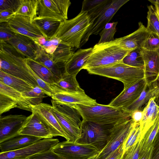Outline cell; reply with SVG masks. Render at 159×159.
Listing matches in <instances>:
<instances>
[{
  "label": "cell",
  "instance_id": "1f68e13d",
  "mask_svg": "<svg viewBox=\"0 0 159 159\" xmlns=\"http://www.w3.org/2000/svg\"><path fill=\"white\" fill-rule=\"evenodd\" d=\"M0 93L9 96L16 101L18 108L32 112L31 106L22 96V93L0 82Z\"/></svg>",
  "mask_w": 159,
  "mask_h": 159
},
{
  "label": "cell",
  "instance_id": "c3c4849f",
  "mask_svg": "<svg viewBox=\"0 0 159 159\" xmlns=\"http://www.w3.org/2000/svg\"><path fill=\"white\" fill-rule=\"evenodd\" d=\"M15 12L11 10H0V23L7 22L8 20L15 15Z\"/></svg>",
  "mask_w": 159,
  "mask_h": 159
},
{
  "label": "cell",
  "instance_id": "f1b7e54d",
  "mask_svg": "<svg viewBox=\"0 0 159 159\" xmlns=\"http://www.w3.org/2000/svg\"><path fill=\"white\" fill-rule=\"evenodd\" d=\"M26 63L35 73L47 84H52L58 80L43 64L34 59L25 58Z\"/></svg>",
  "mask_w": 159,
  "mask_h": 159
},
{
  "label": "cell",
  "instance_id": "4dcf8cb0",
  "mask_svg": "<svg viewBox=\"0 0 159 159\" xmlns=\"http://www.w3.org/2000/svg\"><path fill=\"white\" fill-rule=\"evenodd\" d=\"M111 0H85L82 2L81 11H86L91 24L100 14Z\"/></svg>",
  "mask_w": 159,
  "mask_h": 159
},
{
  "label": "cell",
  "instance_id": "4fadbf2b",
  "mask_svg": "<svg viewBox=\"0 0 159 159\" xmlns=\"http://www.w3.org/2000/svg\"><path fill=\"white\" fill-rule=\"evenodd\" d=\"M52 106L42 103L36 106H31L32 112L37 116L46 125L53 137L61 136L68 140V137L56 118L52 112Z\"/></svg>",
  "mask_w": 159,
  "mask_h": 159
},
{
  "label": "cell",
  "instance_id": "2e32d148",
  "mask_svg": "<svg viewBox=\"0 0 159 159\" xmlns=\"http://www.w3.org/2000/svg\"><path fill=\"white\" fill-rule=\"evenodd\" d=\"M27 117L22 115L1 116L0 143L18 134Z\"/></svg>",
  "mask_w": 159,
  "mask_h": 159
},
{
  "label": "cell",
  "instance_id": "7402d4cb",
  "mask_svg": "<svg viewBox=\"0 0 159 159\" xmlns=\"http://www.w3.org/2000/svg\"><path fill=\"white\" fill-rule=\"evenodd\" d=\"M42 139L18 134L0 143V152L18 150L30 145Z\"/></svg>",
  "mask_w": 159,
  "mask_h": 159
},
{
  "label": "cell",
  "instance_id": "9a60e30c",
  "mask_svg": "<svg viewBox=\"0 0 159 159\" xmlns=\"http://www.w3.org/2000/svg\"><path fill=\"white\" fill-rule=\"evenodd\" d=\"M6 42L25 58L34 60L41 50L33 39L18 34Z\"/></svg>",
  "mask_w": 159,
  "mask_h": 159
},
{
  "label": "cell",
  "instance_id": "f6af8a7d",
  "mask_svg": "<svg viewBox=\"0 0 159 159\" xmlns=\"http://www.w3.org/2000/svg\"><path fill=\"white\" fill-rule=\"evenodd\" d=\"M16 34L11 30L7 22L0 23V41L7 42L13 38Z\"/></svg>",
  "mask_w": 159,
  "mask_h": 159
},
{
  "label": "cell",
  "instance_id": "d590c367",
  "mask_svg": "<svg viewBox=\"0 0 159 159\" xmlns=\"http://www.w3.org/2000/svg\"><path fill=\"white\" fill-rule=\"evenodd\" d=\"M22 96L30 106L37 105L42 103L43 99L51 95L38 86L33 88L29 91L22 93Z\"/></svg>",
  "mask_w": 159,
  "mask_h": 159
},
{
  "label": "cell",
  "instance_id": "bcb514c9",
  "mask_svg": "<svg viewBox=\"0 0 159 159\" xmlns=\"http://www.w3.org/2000/svg\"><path fill=\"white\" fill-rule=\"evenodd\" d=\"M28 159H64L54 152L52 149L40 152L28 158Z\"/></svg>",
  "mask_w": 159,
  "mask_h": 159
},
{
  "label": "cell",
  "instance_id": "60d3db41",
  "mask_svg": "<svg viewBox=\"0 0 159 159\" xmlns=\"http://www.w3.org/2000/svg\"><path fill=\"white\" fill-rule=\"evenodd\" d=\"M118 22H109L107 24L99 33L100 38L98 44L113 41L114 35L116 31V26Z\"/></svg>",
  "mask_w": 159,
  "mask_h": 159
},
{
  "label": "cell",
  "instance_id": "52a82bcc",
  "mask_svg": "<svg viewBox=\"0 0 159 159\" xmlns=\"http://www.w3.org/2000/svg\"><path fill=\"white\" fill-rule=\"evenodd\" d=\"M52 150L64 159H88L100 153L91 145L67 140L59 142Z\"/></svg>",
  "mask_w": 159,
  "mask_h": 159
},
{
  "label": "cell",
  "instance_id": "9c48e42d",
  "mask_svg": "<svg viewBox=\"0 0 159 159\" xmlns=\"http://www.w3.org/2000/svg\"><path fill=\"white\" fill-rule=\"evenodd\" d=\"M129 0H112L91 24L81 42L80 47L84 45L92 34H99L115 14Z\"/></svg>",
  "mask_w": 159,
  "mask_h": 159
},
{
  "label": "cell",
  "instance_id": "484cf974",
  "mask_svg": "<svg viewBox=\"0 0 159 159\" xmlns=\"http://www.w3.org/2000/svg\"><path fill=\"white\" fill-rule=\"evenodd\" d=\"M76 74L67 73L56 82L48 84L54 93L61 92H83L76 79Z\"/></svg>",
  "mask_w": 159,
  "mask_h": 159
},
{
  "label": "cell",
  "instance_id": "603a6c76",
  "mask_svg": "<svg viewBox=\"0 0 159 159\" xmlns=\"http://www.w3.org/2000/svg\"><path fill=\"white\" fill-rule=\"evenodd\" d=\"M143 116L140 122L141 140L154 123L159 115V106L155 101V97L151 98L143 109Z\"/></svg>",
  "mask_w": 159,
  "mask_h": 159
},
{
  "label": "cell",
  "instance_id": "44dd1931",
  "mask_svg": "<svg viewBox=\"0 0 159 159\" xmlns=\"http://www.w3.org/2000/svg\"><path fill=\"white\" fill-rule=\"evenodd\" d=\"M144 62L143 70L146 84L157 80L159 76V56L156 51H150L142 48Z\"/></svg>",
  "mask_w": 159,
  "mask_h": 159
},
{
  "label": "cell",
  "instance_id": "ba28073f",
  "mask_svg": "<svg viewBox=\"0 0 159 159\" xmlns=\"http://www.w3.org/2000/svg\"><path fill=\"white\" fill-rule=\"evenodd\" d=\"M69 0H38L37 16L62 22L68 19Z\"/></svg>",
  "mask_w": 159,
  "mask_h": 159
},
{
  "label": "cell",
  "instance_id": "8fae6325",
  "mask_svg": "<svg viewBox=\"0 0 159 159\" xmlns=\"http://www.w3.org/2000/svg\"><path fill=\"white\" fill-rule=\"evenodd\" d=\"M59 142L57 139H42L23 148L0 153V159L26 158L36 154L52 149Z\"/></svg>",
  "mask_w": 159,
  "mask_h": 159
},
{
  "label": "cell",
  "instance_id": "9f6ffc18",
  "mask_svg": "<svg viewBox=\"0 0 159 159\" xmlns=\"http://www.w3.org/2000/svg\"><path fill=\"white\" fill-rule=\"evenodd\" d=\"M96 155L88 159H96L98 155Z\"/></svg>",
  "mask_w": 159,
  "mask_h": 159
},
{
  "label": "cell",
  "instance_id": "b9f144b4",
  "mask_svg": "<svg viewBox=\"0 0 159 159\" xmlns=\"http://www.w3.org/2000/svg\"><path fill=\"white\" fill-rule=\"evenodd\" d=\"M18 107V104L16 101L8 96L0 93V116L11 109Z\"/></svg>",
  "mask_w": 159,
  "mask_h": 159
},
{
  "label": "cell",
  "instance_id": "5b68a950",
  "mask_svg": "<svg viewBox=\"0 0 159 159\" xmlns=\"http://www.w3.org/2000/svg\"><path fill=\"white\" fill-rule=\"evenodd\" d=\"M131 51L122 48L117 38L109 42L96 44L82 69L87 70L122 61Z\"/></svg>",
  "mask_w": 159,
  "mask_h": 159
},
{
  "label": "cell",
  "instance_id": "ffe728a7",
  "mask_svg": "<svg viewBox=\"0 0 159 159\" xmlns=\"http://www.w3.org/2000/svg\"><path fill=\"white\" fill-rule=\"evenodd\" d=\"M138 29L133 33L117 38L119 45L124 49L131 51L142 48L150 32L141 22L139 23Z\"/></svg>",
  "mask_w": 159,
  "mask_h": 159
},
{
  "label": "cell",
  "instance_id": "7dc6e473",
  "mask_svg": "<svg viewBox=\"0 0 159 159\" xmlns=\"http://www.w3.org/2000/svg\"><path fill=\"white\" fill-rule=\"evenodd\" d=\"M20 0H0V10L9 9L15 12L20 4Z\"/></svg>",
  "mask_w": 159,
  "mask_h": 159
},
{
  "label": "cell",
  "instance_id": "83f0119b",
  "mask_svg": "<svg viewBox=\"0 0 159 159\" xmlns=\"http://www.w3.org/2000/svg\"><path fill=\"white\" fill-rule=\"evenodd\" d=\"M32 22L38 27L45 38L51 39L55 37L61 22L37 16Z\"/></svg>",
  "mask_w": 159,
  "mask_h": 159
},
{
  "label": "cell",
  "instance_id": "5bb4252c",
  "mask_svg": "<svg viewBox=\"0 0 159 159\" xmlns=\"http://www.w3.org/2000/svg\"><path fill=\"white\" fill-rule=\"evenodd\" d=\"M7 23L11 30L16 34L33 39L44 37L38 27L28 17L15 15L8 20Z\"/></svg>",
  "mask_w": 159,
  "mask_h": 159
},
{
  "label": "cell",
  "instance_id": "f5cc1de1",
  "mask_svg": "<svg viewBox=\"0 0 159 159\" xmlns=\"http://www.w3.org/2000/svg\"><path fill=\"white\" fill-rule=\"evenodd\" d=\"M153 146L149 150L142 153H140L139 159H151Z\"/></svg>",
  "mask_w": 159,
  "mask_h": 159
},
{
  "label": "cell",
  "instance_id": "d6a6232c",
  "mask_svg": "<svg viewBox=\"0 0 159 159\" xmlns=\"http://www.w3.org/2000/svg\"><path fill=\"white\" fill-rule=\"evenodd\" d=\"M74 48L61 41L50 56L56 63L66 64L74 53Z\"/></svg>",
  "mask_w": 159,
  "mask_h": 159
},
{
  "label": "cell",
  "instance_id": "d4e9b609",
  "mask_svg": "<svg viewBox=\"0 0 159 159\" xmlns=\"http://www.w3.org/2000/svg\"><path fill=\"white\" fill-rule=\"evenodd\" d=\"M158 90L157 80L149 84H146L139 97L125 108L131 113L136 110H143L142 107L146 105L151 98L156 96Z\"/></svg>",
  "mask_w": 159,
  "mask_h": 159
},
{
  "label": "cell",
  "instance_id": "f907efd6",
  "mask_svg": "<svg viewBox=\"0 0 159 159\" xmlns=\"http://www.w3.org/2000/svg\"><path fill=\"white\" fill-rule=\"evenodd\" d=\"M143 116V110H136L131 113V118L134 124H139Z\"/></svg>",
  "mask_w": 159,
  "mask_h": 159
},
{
  "label": "cell",
  "instance_id": "277c9868",
  "mask_svg": "<svg viewBox=\"0 0 159 159\" xmlns=\"http://www.w3.org/2000/svg\"><path fill=\"white\" fill-rule=\"evenodd\" d=\"M91 24L87 12L81 11L74 18L61 22L55 37L65 43L79 48Z\"/></svg>",
  "mask_w": 159,
  "mask_h": 159
},
{
  "label": "cell",
  "instance_id": "74e56055",
  "mask_svg": "<svg viewBox=\"0 0 159 159\" xmlns=\"http://www.w3.org/2000/svg\"><path fill=\"white\" fill-rule=\"evenodd\" d=\"M148 8V24L146 28L150 33H153L159 36V17L155 7L150 5Z\"/></svg>",
  "mask_w": 159,
  "mask_h": 159
},
{
  "label": "cell",
  "instance_id": "4316f807",
  "mask_svg": "<svg viewBox=\"0 0 159 159\" xmlns=\"http://www.w3.org/2000/svg\"><path fill=\"white\" fill-rule=\"evenodd\" d=\"M35 60L43 64L58 80L62 78L67 73L66 68V64L55 63L52 60L50 55L42 48L40 52Z\"/></svg>",
  "mask_w": 159,
  "mask_h": 159
},
{
  "label": "cell",
  "instance_id": "836d02e7",
  "mask_svg": "<svg viewBox=\"0 0 159 159\" xmlns=\"http://www.w3.org/2000/svg\"><path fill=\"white\" fill-rule=\"evenodd\" d=\"M38 0H20L19 6L15 15L29 17L32 21L37 16Z\"/></svg>",
  "mask_w": 159,
  "mask_h": 159
},
{
  "label": "cell",
  "instance_id": "e575fe53",
  "mask_svg": "<svg viewBox=\"0 0 159 159\" xmlns=\"http://www.w3.org/2000/svg\"><path fill=\"white\" fill-rule=\"evenodd\" d=\"M159 130V115L154 124L148 130L142 138L140 153L149 150L153 145L155 138Z\"/></svg>",
  "mask_w": 159,
  "mask_h": 159
},
{
  "label": "cell",
  "instance_id": "816d5d0a",
  "mask_svg": "<svg viewBox=\"0 0 159 159\" xmlns=\"http://www.w3.org/2000/svg\"><path fill=\"white\" fill-rule=\"evenodd\" d=\"M122 146L123 145L119 147L110 154L106 159H120L123 153Z\"/></svg>",
  "mask_w": 159,
  "mask_h": 159
},
{
  "label": "cell",
  "instance_id": "7a4b0ae2",
  "mask_svg": "<svg viewBox=\"0 0 159 159\" xmlns=\"http://www.w3.org/2000/svg\"><path fill=\"white\" fill-rule=\"evenodd\" d=\"M70 106L79 112L82 120L97 123H121L131 118L130 112L123 107L98 103L92 106L74 104Z\"/></svg>",
  "mask_w": 159,
  "mask_h": 159
},
{
  "label": "cell",
  "instance_id": "11a10c76",
  "mask_svg": "<svg viewBox=\"0 0 159 159\" xmlns=\"http://www.w3.org/2000/svg\"><path fill=\"white\" fill-rule=\"evenodd\" d=\"M157 82L159 87V90L157 95L155 97V101L157 104L159 106V76L157 80ZM158 131L159 132V130Z\"/></svg>",
  "mask_w": 159,
  "mask_h": 159
},
{
  "label": "cell",
  "instance_id": "e0dca14e",
  "mask_svg": "<svg viewBox=\"0 0 159 159\" xmlns=\"http://www.w3.org/2000/svg\"><path fill=\"white\" fill-rule=\"evenodd\" d=\"M52 101L69 106L77 104L86 106L97 105L96 100L87 95L83 92H61L53 94Z\"/></svg>",
  "mask_w": 159,
  "mask_h": 159
},
{
  "label": "cell",
  "instance_id": "f35d334b",
  "mask_svg": "<svg viewBox=\"0 0 159 159\" xmlns=\"http://www.w3.org/2000/svg\"><path fill=\"white\" fill-rule=\"evenodd\" d=\"M34 39L42 48L50 55L54 52L61 41L56 37L51 39L42 37Z\"/></svg>",
  "mask_w": 159,
  "mask_h": 159
},
{
  "label": "cell",
  "instance_id": "ab89813d",
  "mask_svg": "<svg viewBox=\"0 0 159 159\" xmlns=\"http://www.w3.org/2000/svg\"><path fill=\"white\" fill-rule=\"evenodd\" d=\"M141 131L139 124H134L122 146L123 153L129 148L141 140Z\"/></svg>",
  "mask_w": 159,
  "mask_h": 159
},
{
  "label": "cell",
  "instance_id": "7c38bea8",
  "mask_svg": "<svg viewBox=\"0 0 159 159\" xmlns=\"http://www.w3.org/2000/svg\"><path fill=\"white\" fill-rule=\"evenodd\" d=\"M51 110L66 133L68 141L76 142L81 135L80 117L61 113L52 106Z\"/></svg>",
  "mask_w": 159,
  "mask_h": 159
},
{
  "label": "cell",
  "instance_id": "db71d44e",
  "mask_svg": "<svg viewBox=\"0 0 159 159\" xmlns=\"http://www.w3.org/2000/svg\"><path fill=\"white\" fill-rule=\"evenodd\" d=\"M155 6V8L157 12L159 17V0H149Z\"/></svg>",
  "mask_w": 159,
  "mask_h": 159
},
{
  "label": "cell",
  "instance_id": "3957f363",
  "mask_svg": "<svg viewBox=\"0 0 159 159\" xmlns=\"http://www.w3.org/2000/svg\"><path fill=\"white\" fill-rule=\"evenodd\" d=\"M90 74L118 80L123 84L125 89L145 78L143 69L131 66L122 61L86 70Z\"/></svg>",
  "mask_w": 159,
  "mask_h": 159
},
{
  "label": "cell",
  "instance_id": "cb8c5ba5",
  "mask_svg": "<svg viewBox=\"0 0 159 159\" xmlns=\"http://www.w3.org/2000/svg\"><path fill=\"white\" fill-rule=\"evenodd\" d=\"M93 48L80 49L74 52L66 62V68L68 74H76L82 69L92 52Z\"/></svg>",
  "mask_w": 159,
  "mask_h": 159
},
{
  "label": "cell",
  "instance_id": "8d00e7d4",
  "mask_svg": "<svg viewBox=\"0 0 159 159\" xmlns=\"http://www.w3.org/2000/svg\"><path fill=\"white\" fill-rule=\"evenodd\" d=\"M124 64L129 66L143 69L144 62L142 53V48L131 51L122 60Z\"/></svg>",
  "mask_w": 159,
  "mask_h": 159
},
{
  "label": "cell",
  "instance_id": "d6986e66",
  "mask_svg": "<svg viewBox=\"0 0 159 159\" xmlns=\"http://www.w3.org/2000/svg\"><path fill=\"white\" fill-rule=\"evenodd\" d=\"M27 120L19 134L30 135L42 139L52 138L50 131L35 114L33 112Z\"/></svg>",
  "mask_w": 159,
  "mask_h": 159
},
{
  "label": "cell",
  "instance_id": "f546056e",
  "mask_svg": "<svg viewBox=\"0 0 159 159\" xmlns=\"http://www.w3.org/2000/svg\"><path fill=\"white\" fill-rule=\"evenodd\" d=\"M0 82L22 93L30 90L34 87L21 79L0 70Z\"/></svg>",
  "mask_w": 159,
  "mask_h": 159
},
{
  "label": "cell",
  "instance_id": "8992f818",
  "mask_svg": "<svg viewBox=\"0 0 159 159\" xmlns=\"http://www.w3.org/2000/svg\"><path fill=\"white\" fill-rule=\"evenodd\" d=\"M122 123H97L82 120L81 137L76 142L91 145L100 152L107 145L114 128Z\"/></svg>",
  "mask_w": 159,
  "mask_h": 159
},
{
  "label": "cell",
  "instance_id": "ee69618b",
  "mask_svg": "<svg viewBox=\"0 0 159 159\" xmlns=\"http://www.w3.org/2000/svg\"><path fill=\"white\" fill-rule=\"evenodd\" d=\"M141 149L140 140L124 153L120 159H139Z\"/></svg>",
  "mask_w": 159,
  "mask_h": 159
},
{
  "label": "cell",
  "instance_id": "681fc988",
  "mask_svg": "<svg viewBox=\"0 0 159 159\" xmlns=\"http://www.w3.org/2000/svg\"><path fill=\"white\" fill-rule=\"evenodd\" d=\"M151 159H159V132L157 134L153 143Z\"/></svg>",
  "mask_w": 159,
  "mask_h": 159
},
{
  "label": "cell",
  "instance_id": "ac0fdd59",
  "mask_svg": "<svg viewBox=\"0 0 159 159\" xmlns=\"http://www.w3.org/2000/svg\"><path fill=\"white\" fill-rule=\"evenodd\" d=\"M146 84L145 78L140 80L126 89H123L108 105L115 107L126 108L139 97Z\"/></svg>",
  "mask_w": 159,
  "mask_h": 159
},
{
  "label": "cell",
  "instance_id": "6da1fadb",
  "mask_svg": "<svg viewBox=\"0 0 159 159\" xmlns=\"http://www.w3.org/2000/svg\"><path fill=\"white\" fill-rule=\"evenodd\" d=\"M0 70L23 80L34 87L38 86L29 73L30 67L25 57L7 42L0 41Z\"/></svg>",
  "mask_w": 159,
  "mask_h": 159
},
{
  "label": "cell",
  "instance_id": "680465c9",
  "mask_svg": "<svg viewBox=\"0 0 159 159\" xmlns=\"http://www.w3.org/2000/svg\"><path fill=\"white\" fill-rule=\"evenodd\" d=\"M28 159V158H15V159Z\"/></svg>",
  "mask_w": 159,
  "mask_h": 159
},
{
  "label": "cell",
  "instance_id": "7bdbcfd3",
  "mask_svg": "<svg viewBox=\"0 0 159 159\" xmlns=\"http://www.w3.org/2000/svg\"><path fill=\"white\" fill-rule=\"evenodd\" d=\"M159 48V36L153 33H150L142 48L148 51H156Z\"/></svg>",
  "mask_w": 159,
  "mask_h": 159
},
{
  "label": "cell",
  "instance_id": "91938a15",
  "mask_svg": "<svg viewBox=\"0 0 159 159\" xmlns=\"http://www.w3.org/2000/svg\"></svg>",
  "mask_w": 159,
  "mask_h": 159
},
{
  "label": "cell",
  "instance_id": "6f0895ef",
  "mask_svg": "<svg viewBox=\"0 0 159 159\" xmlns=\"http://www.w3.org/2000/svg\"><path fill=\"white\" fill-rule=\"evenodd\" d=\"M156 51L157 53L159 56V48L156 50Z\"/></svg>",
  "mask_w": 159,
  "mask_h": 159
},
{
  "label": "cell",
  "instance_id": "30bf717a",
  "mask_svg": "<svg viewBox=\"0 0 159 159\" xmlns=\"http://www.w3.org/2000/svg\"><path fill=\"white\" fill-rule=\"evenodd\" d=\"M133 124L134 121L130 118L116 126L109 136L107 145L98 154L96 159H106L112 152L123 145Z\"/></svg>",
  "mask_w": 159,
  "mask_h": 159
}]
</instances>
